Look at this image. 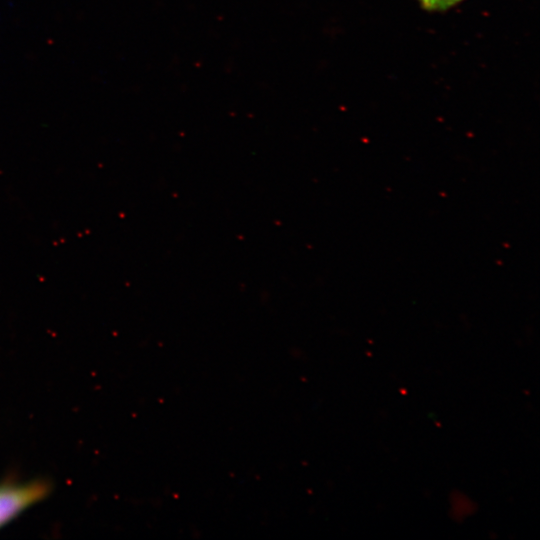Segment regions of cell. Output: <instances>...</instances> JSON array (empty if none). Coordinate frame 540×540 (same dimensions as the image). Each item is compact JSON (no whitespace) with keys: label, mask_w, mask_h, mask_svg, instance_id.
Segmentation results:
<instances>
[{"label":"cell","mask_w":540,"mask_h":540,"mask_svg":"<svg viewBox=\"0 0 540 540\" xmlns=\"http://www.w3.org/2000/svg\"><path fill=\"white\" fill-rule=\"evenodd\" d=\"M50 491L45 481L6 483L0 485V526L12 520L23 510L42 500Z\"/></svg>","instance_id":"obj_1"},{"label":"cell","mask_w":540,"mask_h":540,"mask_svg":"<svg viewBox=\"0 0 540 540\" xmlns=\"http://www.w3.org/2000/svg\"><path fill=\"white\" fill-rule=\"evenodd\" d=\"M464 0H418L421 8L428 12H443Z\"/></svg>","instance_id":"obj_2"}]
</instances>
